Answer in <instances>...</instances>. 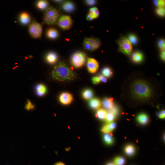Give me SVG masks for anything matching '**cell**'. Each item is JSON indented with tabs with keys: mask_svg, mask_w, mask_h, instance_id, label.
Here are the masks:
<instances>
[{
	"mask_svg": "<svg viewBox=\"0 0 165 165\" xmlns=\"http://www.w3.org/2000/svg\"><path fill=\"white\" fill-rule=\"evenodd\" d=\"M128 90L132 99L140 102L150 101L154 99L156 95L152 84L148 80L141 78L133 80Z\"/></svg>",
	"mask_w": 165,
	"mask_h": 165,
	"instance_id": "6da1fadb",
	"label": "cell"
},
{
	"mask_svg": "<svg viewBox=\"0 0 165 165\" xmlns=\"http://www.w3.org/2000/svg\"><path fill=\"white\" fill-rule=\"evenodd\" d=\"M51 75L54 79L62 82L73 80L77 77L76 73L64 62H60L54 66Z\"/></svg>",
	"mask_w": 165,
	"mask_h": 165,
	"instance_id": "7a4b0ae2",
	"label": "cell"
},
{
	"mask_svg": "<svg viewBox=\"0 0 165 165\" xmlns=\"http://www.w3.org/2000/svg\"><path fill=\"white\" fill-rule=\"evenodd\" d=\"M60 17L59 12L56 8L49 7L44 12L43 21L48 25H55L57 23Z\"/></svg>",
	"mask_w": 165,
	"mask_h": 165,
	"instance_id": "3957f363",
	"label": "cell"
},
{
	"mask_svg": "<svg viewBox=\"0 0 165 165\" xmlns=\"http://www.w3.org/2000/svg\"><path fill=\"white\" fill-rule=\"evenodd\" d=\"M86 59V55L84 52L77 51L73 53L71 57V65L75 68H80L84 65Z\"/></svg>",
	"mask_w": 165,
	"mask_h": 165,
	"instance_id": "277c9868",
	"label": "cell"
},
{
	"mask_svg": "<svg viewBox=\"0 0 165 165\" xmlns=\"http://www.w3.org/2000/svg\"><path fill=\"white\" fill-rule=\"evenodd\" d=\"M119 50L127 56H130L132 51V43L128 39L124 36L122 37L117 41Z\"/></svg>",
	"mask_w": 165,
	"mask_h": 165,
	"instance_id": "5b68a950",
	"label": "cell"
},
{
	"mask_svg": "<svg viewBox=\"0 0 165 165\" xmlns=\"http://www.w3.org/2000/svg\"><path fill=\"white\" fill-rule=\"evenodd\" d=\"M83 47L85 50L89 51L96 50L100 46L101 43L96 38H85L83 43Z\"/></svg>",
	"mask_w": 165,
	"mask_h": 165,
	"instance_id": "8992f818",
	"label": "cell"
},
{
	"mask_svg": "<svg viewBox=\"0 0 165 165\" xmlns=\"http://www.w3.org/2000/svg\"><path fill=\"white\" fill-rule=\"evenodd\" d=\"M43 31L42 25L35 21H33L29 27V32L30 35L35 38H38L41 36Z\"/></svg>",
	"mask_w": 165,
	"mask_h": 165,
	"instance_id": "52a82bcc",
	"label": "cell"
},
{
	"mask_svg": "<svg viewBox=\"0 0 165 165\" xmlns=\"http://www.w3.org/2000/svg\"><path fill=\"white\" fill-rule=\"evenodd\" d=\"M57 23L60 28L64 30H68L72 26V20L70 16L63 15L60 17Z\"/></svg>",
	"mask_w": 165,
	"mask_h": 165,
	"instance_id": "ba28073f",
	"label": "cell"
},
{
	"mask_svg": "<svg viewBox=\"0 0 165 165\" xmlns=\"http://www.w3.org/2000/svg\"><path fill=\"white\" fill-rule=\"evenodd\" d=\"M99 66V63L95 59L88 58L87 61V67L88 72L91 73H95L98 71Z\"/></svg>",
	"mask_w": 165,
	"mask_h": 165,
	"instance_id": "9c48e42d",
	"label": "cell"
},
{
	"mask_svg": "<svg viewBox=\"0 0 165 165\" xmlns=\"http://www.w3.org/2000/svg\"><path fill=\"white\" fill-rule=\"evenodd\" d=\"M72 96L69 93H64L62 94L59 97L60 102L64 105H68L73 100Z\"/></svg>",
	"mask_w": 165,
	"mask_h": 165,
	"instance_id": "30bf717a",
	"label": "cell"
},
{
	"mask_svg": "<svg viewBox=\"0 0 165 165\" xmlns=\"http://www.w3.org/2000/svg\"><path fill=\"white\" fill-rule=\"evenodd\" d=\"M99 12L98 9L94 7L90 9L86 19L88 21L93 20L97 18L99 15Z\"/></svg>",
	"mask_w": 165,
	"mask_h": 165,
	"instance_id": "8fae6325",
	"label": "cell"
},
{
	"mask_svg": "<svg viewBox=\"0 0 165 165\" xmlns=\"http://www.w3.org/2000/svg\"><path fill=\"white\" fill-rule=\"evenodd\" d=\"M58 56L56 53L50 52L46 56V60L50 64H53L56 63L58 60Z\"/></svg>",
	"mask_w": 165,
	"mask_h": 165,
	"instance_id": "7c38bea8",
	"label": "cell"
},
{
	"mask_svg": "<svg viewBox=\"0 0 165 165\" xmlns=\"http://www.w3.org/2000/svg\"><path fill=\"white\" fill-rule=\"evenodd\" d=\"M62 7L64 11L69 13L73 12L75 9L74 4L70 1L64 2L62 4Z\"/></svg>",
	"mask_w": 165,
	"mask_h": 165,
	"instance_id": "4fadbf2b",
	"label": "cell"
},
{
	"mask_svg": "<svg viewBox=\"0 0 165 165\" xmlns=\"http://www.w3.org/2000/svg\"><path fill=\"white\" fill-rule=\"evenodd\" d=\"M116 127V124L114 123H109L103 127L102 131L106 134H108L113 131Z\"/></svg>",
	"mask_w": 165,
	"mask_h": 165,
	"instance_id": "5bb4252c",
	"label": "cell"
},
{
	"mask_svg": "<svg viewBox=\"0 0 165 165\" xmlns=\"http://www.w3.org/2000/svg\"><path fill=\"white\" fill-rule=\"evenodd\" d=\"M36 94L39 96H42L47 92L46 87L43 84H40L37 85L35 88Z\"/></svg>",
	"mask_w": 165,
	"mask_h": 165,
	"instance_id": "9a60e30c",
	"label": "cell"
},
{
	"mask_svg": "<svg viewBox=\"0 0 165 165\" xmlns=\"http://www.w3.org/2000/svg\"><path fill=\"white\" fill-rule=\"evenodd\" d=\"M20 19L21 23L24 25L28 24L31 21L30 16L26 12H23L20 14Z\"/></svg>",
	"mask_w": 165,
	"mask_h": 165,
	"instance_id": "2e32d148",
	"label": "cell"
},
{
	"mask_svg": "<svg viewBox=\"0 0 165 165\" xmlns=\"http://www.w3.org/2000/svg\"><path fill=\"white\" fill-rule=\"evenodd\" d=\"M132 59L133 61L135 63H140L143 60V55L141 52L139 51H136L134 52L132 55Z\"/></svg>",
	"mask_w": 165,
	"mask_h": 165,
	"instance_id": "e0dca14e",
	"label": "cell"
},
{
	"mask_svg": "<svg viewBox=\"0 0 165 165\" xmlns=\"http://www.w3.org/2000/svg\"><path fill=\"white\" fill-rule=\"evenodd\" d=\"M47 35L48 37L51 39H54L58 38L59 33L56 29L51 28L49 29L47 32Z\"/></svg>",
	"mask_w": 165,
	"mask_h": 165,
	"instance_id": "ac0fdd59",
	"label": "cell"
},
{
	"mask_svg": "<svg viewBox=\"0 0 165 165\" xmlns=\"http://www.w3.org/2000/svg\"><path fill=\"white\" fill-rule=\"evenodd\" d=\"M137 120L140 124L145 125L148 123L149 121L148 116L144 113L139 114L137 117Z\"/></svg>",
	"mask_w": 165,
	"mask_h": 165,
	"instance_id": "d6986e66",
	"label": "cell"
},
{
	"mask_svg": "<svg viewBox=\"0 0 165 165\" xmlns=\"http://www.w3.org/2000/svg\"><path fill=\"white\" fill-rule=\"evenodd\" d=\"M113 100V98H105L102 102L103 107L106 109H111L114 106Z\"/></svg>",
	"mask_w": 165,
	"mask_h": 165,
	"instance_id": "ffe728a7",
	"label": "cell"
},
{
	"mask_svg": "<svg viewBox=\"0 0 165 165\" xmlns=\"http://www.w3.org/2000/svg\"><path fill=\"white\" fill-rule=\"evenodd\" d=\"M89 105L90 107L94 109H98L101 106L100 100L98 98L91 99L90 101Z\"/></svg>",
	"mask_w": 165,
	"mask_h": 165,
	"instance_id": "44dd1931",
	"label": "cell"
},
{
	"mask_svg": "<svg viewBox=\"0 0 165 165\" xmlns=\"http://www.w3.org/2000/svg\"><path fill=\"white\" fill-rule=\"evenodd\" d=\"M49 3L48 1L41 0L39 1L37 3V6L41 10H46L49 7Z\"/></svg>",
	"mask_w": 165,
	"mask_h": 165,
	"instance_id": "7402d4cb",
	"label": "cell"
},
{
	"mask_svg": "<svg viewBox=\"0 0 165 165\" xmlns=\"http://www.w3.org/2000/svg\"><path fill=\"white\" fill-rule=\"evenodd\" d=\"M93 93L92 90L90 89L85 90L82 93V96L86 100H89L93 98Z\"/></svg>",
	"mask_w": 165,
	"mask_h": 165,
	"instance_id": "603a6c76",
	"label": "cell"
},
{
	"mask_svg": "<svg viewBox=\"0 0 165 165\" xmlns=\"http://www.w3.org/2000/svg\"><path fill=\"white\" fill-rule=\"evenodd\" d=\"M125 153L128 156H132L134 154L135 152L134 147L132 145H127L125 148Z\"/></svg>",
	"mask_w": 165,
	"mask_h": 165,
	"instance_id": "cb8c5ba5",
	"label": "cell"
},
{
	"mask_svg": "<svg viewBox=\"0 0 165 165\" xmlns=\"http://www.w3.org/2000/svg\"><path fill=\"white\" fill-rule=\"evenodd\" d=\"M107 114L105 110L101 109H98L96 113L97 117L101 120L105 119Z\"/></svg>",
	"mask_w": 165,
	"mask_h": 165,
	"instance_id": "d4e9b609",
	"label": "cell"
},
{
	"mask_svg": "<svg viewBox=\"0 0 165 165\" xmlns=\"http://www.w3.org/2000/svg\"><path fill=\"white\" fill-rule=\"evenodd\" d=\"M102 73L104 77L107 78L111 77L113 75L111 69V68L108 67L104 68L103 69Z\"/></svg>",
	"mask_w": 165,
	"mask_h": 165,
	"instance_id": "484cf974",
	"label": "cell"
},
{
	"mask_svg": "<svg viewBox=\"0 0 165 165\" xmlns=\"http://www.w3.org/2000/svg\"><path fill=\"white\" fill-rule=\"evenodd\" d=\"M103 138L105 143L108 144H111L114 142L113 137L108 134H106L104 135Z\"/></svg>",
	"mask_w": 165,
	"mask_h": 165,
	"instance_id": "4316f807",
	"label": "cell"
},
{
	"mask_svg": "<svg viewBox=\"0 0 165 165\" xmlns=\"http://www.w3.org/2000/svg\"><path fill=\"white\" fill-rule=\"evenodd\" d=\"M125 163V159L122 157H117L114 160L115 165H124Z\"/></svg>",
	"mask_w": 165,
	"mask_h": 165,
	"instance_id": "83f0119b",
	"label": "cell"
},
{
	"mask_svg": "<svg viewBox=\"0 0 165 165\" xmlns=\"http://www.w3.org/2000/svg\"><path fill=\"white\" fill-rule=\"evenodd\" d=\"M115 117L113 114L109 112L107 113L105 119L106 122L108 123H111L114 120Z\"/></svg>",
	"mask_w": 165,
	"mask_h": 165,
	"instance_id": "f1b7e54d",
	"label": "cell"
},
{
	"mask_svg": "<svg viewBox=\"0 0 165 165\" xmlns=\"http://www.w3.org/2000/svg\"><path fill=\"white\" fill-rule=\"evenodd\" d=\"M128 39L131 43L133 44H136L138 42L137 37L133 34H131L128 36Z\"/></svg>",
	"mask_w": 165,
	"mask_h": 165,
	"instance_id": "f546056e",
	"label": "cell"
},
{
	"mask_svg": "<svg viewBox=\"0 0 165 165\" xmlns=\"http://www.w3.org/2000/svg\"><path fill=\"white\" fill-rule=\"evenodd\" d=\"M157 14L159 16L164 17L165 14V10L164 7H158L156 11Z\"/></svg>",
	"mask_w": 165,
	"mask_h": 165,
	"instance_id": "4dcf8cb0",
	"label": "cell"
},
{
	"mask_svg": "<svg viewBox=\"0 0 165 165\" xmlns=\"http://www.w3.org/2000/svg\"><path fill=\"white\" fill-rule=\"evenodd\" d=\"M158 46L159 48L162 51H165V41L164 40L162 39L160 40L158 42Z\"/></svg>",
	"mask_w": 165,
	"mask_h": 165,
	"instance_id": "1f68e13d",
	"label": "cell"
},
{
	"mask_svg": "<svg viewBox=\"0 0 165 165\" xmlns=\"http://www.w3.org/2000/svg\"><path fill=\"white\" fill-rule=\"evenodd\" d=\"M109 112L111 113L114 115L115 117L119 113V109L118 108L115 106H113L111 109H109Z\"/></svg>",
	"mask_w": 165,
	"mask_h": 165,
	"instance_id": "d6a6232c",
	"label": "cell"
},
{
	"mask_svg": "<svg viewBox=\"0 0 165 165\" xmlns=\"http://www.w3.org/2000/svg\"><path fill=\"white\" fill-rule=\"evenodd\" d=\"M155 5L158 6V7H164L165 6V2L163 0H158L154 2Z\"/></svg>",
	"mask_w": 165,
	"mask_h": 165,
	"instance_id": "836d02e7",
	"label": "cell"
},
{
	"mask_svg": "<svg viewBox=\"0 0 165 165\" xmlns=\"http://www.w3.org/2000/svg\"><path fill=\"white\" fill-rule=\"evenodd\" d=\"M34 108V106L30 102V101L29 100H28L27 103L25 107V109L28 111H29L30 110L33 109Z\"/></svg>",
	"mask_w": 165,
	"mask_h": 165,
	"instance_id": "e575fe53",
	"label": "cell"
},
{
	"mask_svg": "<svg viewBox=\"0 0 165 165\" xmlns=\"http://www.w3.org/2000/svg\"><path fill=\"white\" fill-rule=\"evenodd\" d=\"M92 81L94 85H96L99 83L101 80L99 77H95L93 78Z\"/></svg>",
	"mask_w": 165,
	"mask_h": 165,
	"instance_id": "d590c367",
	"label": "cell"
},
{
	"mask_svg": "<svg viewBox=\"0 0 165 165\" xmlns=\"http://www.w3.org/2000/svg\"><path fill=\"white\" fill-rule=\"evenodd\" d=\"M85 2L86 4L90 6H94L96 4V1L93 0H87L85 1Z\"/></svg>",
	"mask_w": 165,
	"mask_h": 165,
	"instance_id": "8d00e7d4",
	"label": "cell"
},
{
	"mask_svg": "<svg viewBox=\"0 0 165 165\" xmlns=\"http://www.w3.org/2000/svg\"><path fill=\"white\" fill-rule=\"evenodd\" d=\"M157 116L160 118L163 119L165 118V115L164 114L162 111L158 112L157 113Z\"/></svg>",
	"mask_w": 165,
	"mask_h": 165,
	"instance_id": "74e56055",
	"label": "cell"
},
{
	"mask_svg": "<svg viewBox=\"0 0 165 165\" xmlns=\"http://www.w3.org/2000/svg\"><path fill=\"white\" fill-rule=\"evenodd\" d=\"M101 80L102 81L104 82H107V79L103 75H100L99 77Z\"/></svg>",
	"mask_w": 165,
	"mask_h": 165,
	"instance_id": "f35d334b",
	"label": "cell"
},
{
	"mask_svg": "<svg viewBox=\"0 0 165 165\" xmlns=\"http://www.w3.org/2000/svg\"><path fill=\"white\" fill-rule=\"evenodd\" d=\"M161 57L163 60H165V51H162L161 54Z\"/></svg>",
	"mask_w": 165,
	"mask_h": 165,
	"instance_id": "ab89813d",
	"label": "cell"
},
{
	"mask_svg": "<svg viewBox=\"0 0 165 165\" xmlns=\"http://www.w3.org/2000/svg\"><path fill=\"white\" fill-rule=\"evenodd\" d=\"M54 165H66V164L62 162H59L56 163Z\"/></svg>",
	"mask_w": 165,
	"mask_h": 165,
	"instance_id": "60d3db41",
	"label": "cell"
},
{
	"mask_svg": "<svg viewBox=\"0 0 165 165\" xmlns=\"http://www.w3.org/2000/svg\"><path fill=\"white\" fill-rule=\"evenodd\" d=\"M106 165H115V164L114 163L111 162L108 163Z\"/></svg>",
	"mask_w": 165,
	"mask_h": 165,
	"instance_id": "b9f144b4",
	"label": "cell"
},
{
	"mask_svg": "<svg viewBox=\"0 0 165 165\" xmlns=\"http://www.w3.org/2000/svg\"><path fill=\"white\" fill-rule=\"evenodd\" d=\"M55 2H62V1H54Z\"/></svg>",
	"mask_w": 165,
	"mask_h": 165,
	"instance_id": "7bdbcfd3",
	"label": "cell"
},
{
	"mask_svg": "<svg viewBox=\"0 0 165 165\" xmlns=\"http://www.w3.org/2000/svg\"><path fill=\"white\" fill-rule=\"evenodd\" d=\"M70 148H67V149H66V151H69L70 150Z\"/></svg>",
	"mask_w": 165,
	"mask_h": 165,
	"instance_id": "ee69618b",
	"label": "cell"
}]
</instances>
